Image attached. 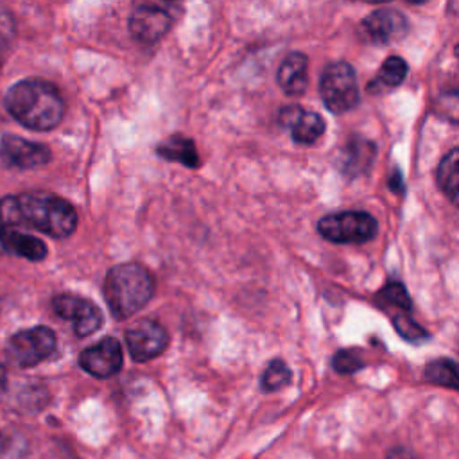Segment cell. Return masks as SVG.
<instances>
[{
  "label": "cell",
  "mask_w": 459,
  "mask_h": 459,
  "mask_svg": "<svg viewBox=\"0 0 459 459\" xmlns=\"http://www.w3.org/2000/svg\"><path fill=\"white\" fill-rule=\"evenodd\" d=\"M278 120L290 131V136L299 145L316 143L325 133V120L319 113L303 109L301 106H287L280 109Z\"/></svg>",
  "instance_id": "cell-13"
},
{
  "label": "cell",
  "mask_w": 459,
  "mask_h": 459,
  "mask_svg": "<svg viewBox=\"0 0 459 459\" xmlns=\"http://www.w3.org/2000/svg\"><path fill=\"white\" fill-rule=\"evenodd\" d=\"M373 156H375V143L362 138L350 140L342 149V158H341L342 174H348V176L362 174L371 165Z\"/></svg>",
  "instance_id": "cell-18"
},
{
  "label": "cell",
  "mask_w": 459,
  "mask_h": 459,
  "mask_svg": "<svg viewBox=\"0 0 459 459\" xmlns=\"http://www.w3.org/2000/svg\"><path fill=\"white\" fill-rule=\"evenodd\" d=\"M56 333L48 326H34L13 333L7 341L5 353L20 368H32L48 359L56 350Z\"/></svg>",
  "instance_id": "cell-6"
},
{
  "label": "cell",
  "mask_w": 459,
  "mask_h": 459,
  "mask_svg": "<svg viewBox=\"0 0 459 459\" xmlns=\"http://www.w3.org/2000/svg\"><path fill=\"white\" fill-rule=\"evenodd\" d=\"M154 294V280L138 262L111 267L104 280V298L115 319H127L140 312Z\"/></svg>",
  "instance_id": "cell-2"
},
{
  "label": "cell",
  "mask_w": 459,
  "mask_h": 459,
  "mask_svg": "<svg viewBox=\"0 0 459 459\" xmlns=\"http://www.w3.org/2000/svg\"><path fill=\"white\" fill-rule=\"evenodd\" d=\"M170 25L172 14L158 4H138L129 16V32L143 45L156 43L169 32Z\"/></svg>",
  "instance_id": "cell-9"
},
{
  "label": "cell",
  "mask_w": 459,
  "mask_h": 459,
  "mask_svg": "<svg viewBox=\"0 0 459 459\" xmlns=\"http://www.w3.org/2000/svg\"><path fill=\"white\" fill-rule=\"evenodd\" d=\"M364 366V360H360L359 353L355 350H341L333 357V368L335 371L342 375H350Z\"/></svg>",
  "instance_id": "cell-24"
},
{
  "label": "cell",
  "mask_w": 459,
  "mask_h": 459,
  "mask_svg": "<svg viewBox=\"0 0 459 459\" xmlns=\"http://www.w3.org/2000/svg\"><path fill=\"white\" fill-rule=\"evenodd\" d=\"M16 255L30 262H39L47 256V246L23 231H18L16 226L0 224V255Z\"/></svg>",
  "instance_id": "cell-14"
},
{
  "label": "cell",
  "mask_w": 459,
  "mask_h": 459,
  "mask_svg": "<svg viewBox=\"0 0 459 459\" xmlns=\"http://www.w3.org/2000/svg\"><path fill=\"white\" fill-rule=\"evenodd\" d=\"M307 68H308V59L303 52L287 54L276 75V81L283 90V93L290 97H298L307 90V82H308Z\"/></svg>",
  "instance_id": "cell-15"
},
{
  "label": "cell",
  "mask_w": 459,
  "mask_h": 459,
  "mask_svg": "<svg viewBox=\"0 0 459 459\" xmlns=\"http://www.w3.org/2000/svg\"><path fill=\"white\" fill-rule=\"evenodd\" d=\"M156 152L169 161H178L185 167H197L199 165V154L195 149V143L183 136V134H172L167 140L160 142V145L156 147Z\"/></svg>",
  "instance_id": "cell-17"
},
{
  "label": "cell",
  "mask_w": 459,
  "mask_h": 459,
  "mask_svg": "<svg viewBox=\"0 0 459 459\" xmlns=\"http://www.w3.org/2000/svg\"><path fill=\"white\" fill-rule=\"evenodd\" d=\"M5 385H7V373H5V368L0 364V394L4 393Z\"/></svg>",
  "instance_id": "cell-26"
},
{
  "label": "cell",
  "mask_w": 459,
  "mask_h": 459,
  "mask_svg": "<svg viewBox=\"0 0 459 459\" xmlns=\"http://www.w3.org/2000/svg\"><path fill=\"white\" fill-rule=\"evenodd\" d=\"M319 95L328 111L342 115L359 104L357 75L350 63L335 61L325 66L319 79Z\"/></svg>",
  "instance_id": "cell-4"
},
{
  "label": "cell",
  "mask_w": 459,
  "mask_h": 459,
  "mask_svg": "<svg viewBox=\"0 0 459 459\" xmlns=\"http://www.w3.org/2000/svg\"><path fill=\"white\" fill-rule=\"evenodd\" d=\"M387 459H414V457L405 448H393L387 454Z\"/></svg>",
  "instance_id": "cell-25"
},
{
  "label": "cell",
  "mask_w": 459,
  "mask_h": 459,
  "mask_svg": "<svg viewBox=\"0 0 459 459\" xmlns=\"http://www.w3.org/2000/svg\"><path fill=\"white\" fill-rule=\"evenodd\" d=\"M50 149L16 134H5L0 142V158L7 167L34 169L50 161Z\"/></svg>",
  "instance_id": "cell-12"
},
{
  "label": "cell",
  "mask_w": 459,
  "mask_h": 459,
  "mask_svg": "<svg viewBox=\"0 0 459 459\" xmlns=\"http://www.w3.org/2000/svg\"><path fill=\"white\" fill-rule=\"evenodd\" d=\"M425 378L436 385L459 389V364L450 359H436L425 366Z\"/></svg>",
  "instance_id": "cell-20"
},
{
  "label": "cell",
  "mask_w": 459,
  "mask_h": 459,
  "mask_svg": "<svg viewBox=\"0 0 459 459\" xmlns=\"http://www.w3.org/2000/svg\"><path fill=\"white\" fill-rule=\"evenodd\" d=\"M126 344L133 360L147 362L165 351L169 333L158 321L143 317L126 330Z\"/></svg>",
  "instance_id": "cell-8"
},
{
  "label": "cell",
  "mask_w": 459,
  "mask_h": 459,
  "mask_svg": "<svg viewBox=\"0 0 459 459\" xmlns=\"http://www.w3.org/2000/svg\"><path fill=\"white\" fill-rule=\"evenodd\" d=\"M122 346L115 337H104L79 353V366L97 378H108L122 368Z\"/></svg>",
  "instance_id": "cell-10"
},
{
  "label": "cell",
  "mask_w": 459,
  "mask_h": 459,
  "mask_svg": "<svg viewBox=\"0 0 459 459\" xmlns=\"http://www.w3.org/2000/svg\"><path fill=\"white\" fill-rule=\"evenodd\" d=\"M290 369L289 366L281 360V359H273L267 368L262 373V389L271 393V391H278L281 387H285L290 382Z\"/></svg>",
  "instance_id": "cell-21"
},
{
  "label": "cell",
  "mask_w": 459,
  "mask_h": 459,
  "mask_svg": "<svg viewBox=\"0 0 459 459\" xmlns=\"http://www.w3.org/2000/svg\"><path fill=\"white\" fill-rule=\"evenodd\" d=\"M52 310L70 321L74 325V332L77 337H88L93 332H97L102 325V312L100 308L77 296V294H70V292H63L52 298Z\"/></svg>",
  "instance_id": "cell-7"
},
{
  "label": "cell",
  "mask_w": 459,
  "mask_h": 459,
  "mask_svg": "<svg viewBox=\"0 0 459 459\" xmlns=\"http://www.w3.org/2000/svg\"><path fill=\"white\" fill-rule=\"evenodd\" d=\"M4 104L16 122L36 131L54 129L65 113L61 91L39 77H29L13 84L5 93Z\"/></svg>",
  "instance_id": "cell-1"
},
{
  "label": "cell",
  "mask_w": 459,
  "mask_h": 459,
  "mask_svg": "<svg viewBox=\"0 0 459 459\" xmlns=\"http://www.w3.org/2000/svg\"><path fill=\"white\" fill-rule=\"evenodd\" d=\"M407 77V63L400 56H389L378 68L377 75L368 82L366 90L371 95H380L398 88Z\"/></svg>",
  "instance_id": "cell-16"
},
{
  "label": "cell",
  "mask_w": 459,
  "mask_h": 459,
  "mask_svg": "<svg viewBox=\"0 0 459 459\" xmlns=\"http://www.w3.org/2000/svg\"><path fill=\"white\" fill-rule=\"evenodd\" d=\"M317 231L333 244H362L377 235V221L368 212H337L321 217Z\"/></svg>",
  "instance_id": "cell-5"
},
{
  "label": "cell",
  "mask_w": 459,
  "mask_h": 459,
  "mask_svg": "<svg viewBox=\"0 0 459 459\" xmlns=\"http://www.w3.org/2000/svg\"><path fill=\"white\" fill-rule=\"evenodd\" d=\"M377 298L389 305L403 308V310H411V307H412L411 298H409L403 283H400V281H387Z\"/></svg>",
  "instance_id": "cell-23"
},
{
  "label": "cell",
  "mask_w": 459,
  "mask_h": 459,
  "mask_svg": "<svg viewBox=\"0 0 459 459\" xmlns=\"http://www.w3.org/2000/svg\"><path fill=\"white\" fill-rule=\"evenodd\" d=\"M407 18L394 9H377L360 22V36L373 45H389L405 36Z\"/></svg>",
  "instance_id": "cell-11"
},
{
  "label": "cell",
  "mask_w": 459,
  "mask_h": 459,
  "mask_svg": "<svg viewBox=\"0 0 459 459\" xmlns=\"http://www.w3.org/2000/svg\"><path fill=\"white\" fill-rule=\"evenodd\" d=\"M393 325L396 328V332L409 342H421L429 339V333L409 316L405 314H398L393 317Z\"/></svg>",
  "instance_id": "cell-22"
},
{
  "label": "cell",
  "mask_w": 459,
  "mask_h": 459,
  "mask_svg": "<svg viewBox=\"0 0 459 459\" xmlns=\"http://www.w3.org/2000/svg\"><path fill=\"white\" fill-rule=\"evenodd\" d=\"M436 181L441 192L459 208V147L448 151L436 170Z\"/></svg>",
  "instance_id": "cell-19"
},
{
  "label": "cell",
  "mask_w": 459,
  "mask_h": 459,
  "mask_svg": "<svg viewBox=\"0 0 459 459\" xmlns=\"http://www.w3.org/2000/svg\"><path fill=\"white\" fill-rule=\"evenodd\" d=\"M14 199L22 224H29L45 235L65 238L77 228L75 208L50 192H23Z\"/></svg>",
  "instance_id": "cell-3"
},
{
  "label": "cell",
  "mask_w": 459,
  "mask_h": 459,
  "mask_svg": "<svg viewBox=\"0 0 459 459\" xmlns=\"http://www.w3.org/2000/svg\"><path fill=\"white\" fill-rule=\"evenodd\" d=\"M389 183H391V188H393V190H396V188L400 186V174H398V172H394V174H393V179H391Z\"/></svg>",
  "instance_id": "cell-27"
}]
</instances>
